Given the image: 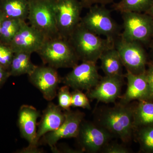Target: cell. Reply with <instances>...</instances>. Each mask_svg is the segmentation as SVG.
Returning <instances> with one entry per match:
<instances>
[{"mask_svg":"<svg viewBox=\"0 0 153 153\" xmlns=\"http://www.w3.org/2000/svg\"><path fill=\"white\" fill-rule=\"evenodd\" d=\"M68 40L79 61L96 63L104 51L114 47V42L102 38L79 23Z\"/></svg>","mask_w":153,"mask_h":153,"instance_id":"1","label":"cell"},{"mask_svg":"<svg viewBox=\"0 0 153 153\" xmlns=\"http://www.w3.org/2000/svg\"><path fill=\"white\" fill-rule=\"evenodd\" d=\"M99 126L114 137L127 142L131 138L134 127V109L120 103L104 110L99 119Z\"/></svg>","mask_w":153,"mask_h":153,"instance_id":"2","label":"cell"},{"mask_svg":"<svg viewBox=\"0 0 153 153\" xmlns=\"http://www.w3.org/2000/svg\"><path fill=\"white\" fill-rule=\"evenodd\" d=\"M36 53L44 64L57 69L73 68L79 61L68 39L60 37L47 39Z\"/></svg>","mask_w":153,"mask_h":153,"instance_id":"3","label":"cell"},{"mask_svg":"<svg viewBox=\"0 0 153 153\" xmlns=\"http://www.w3.org/2000/svg\"><path fill=\"white\" fill-rule=\"evenodd\" d=\"M30 25L47 39L60 37L55 19V0H28Z\"/></svg>","mask_w":153,"mask_h":153,"instance_id":"4","label":"cell"},{"mask_svg":"<svg viewBox=\"0 0 153 153\" xmlns=\"http://www.w3.org/2000/svg\"><path fill=\"white\" fill-rule=\"evenodd\" d=\"M105 5H94L89 8L80 23L99 36L114 42L120 36L119 26L111 16V11Z\"/></svg>","mask_w":153,"mask_h":153,"instance_id":"5","label":"cell"},{"mask_svg":"<svg viewBox=\"0 0 153 153\" xmlns=\"http://www.w3.org/2000/svg\"><path fill=\"white\" fill-rule=\"evenodd\" d=\"M123 31L120 37L127 41L146 42L153 36V18L146 13H121Z\"/></svg>","mask_w":153,"mask_h":153,"instance_id":"6","label":"cell"},{"mask_svg":"<svg viewBox=\"0 0 153 153\" xmlns=\"http://www.w3.org/2000/svg\"><path fill=\"white\" fill-rule=\"evenodd\" d=\"M83 8L79 0H55V19L60 37L68 39L80 23Z\"/></svg>","mask_w":153,"mask_h":153,"instance_id":"7","label":"cell"},{"mask_svg":"<svg viewBox=\"0 0 153 153\" xmlns=\"http://www.w3.org/2000/svg\"><path fill=\"white\" fill-rule=\"evenodd\" d=\"M41 119L37 124L36 139L33 145L23 148L19 153H41L44 151L38 148L40 140L44 135L59 128L65 120V114L59 105L49 102L42 111Z\"/></svg>","mask_w":153,"mask_h":153,"instance_id":"8","label":"cell"},{"mask_svg":"<svg viewBox=\"0 0 153 153\" xmlns=\"http://www.w3.org/2000/svg\"><path fill=\"white\" fill-rule=\"evenodd\" d=\"M65 120L59 128L44 135L39 141L40 144L47 145L54 153H58L57 144L63 139L76 138L85 114L79 110L64 111Z\"/></svg>","mask_w":153,"mask_h":153,"instance_id":"9","label":"cell"},{"mask_svg":"<svg viewBox=\"0 0 153 153\" xmlns=\"http://www.w3.org/2000/svg\"><path fill=\"white\" fill-rule=\"evenodd\" d=\"M114 44L127 71L135 74L146 72V57L139 42L127 41L120 36L114 41Z\"/></svg>","mask_w":153,"mask_h":153,"instance_id":"10","label":"cell"},{"mask_svg":"<svg viewBox=\"0 0 153 153\" xmlns=\"http://www.w3.org/2000/svg\"><path fill=\"white\" fill-rule=\"evenodd\" d=\"M72 69L62 77V83L73 90L88 91L96 86L101 78L96 63L84 61Z\"/></svg>","mask_w":153,"mask_h":153,"instance_id":"11","label":"cell"},{"mask_svg":"<svg viewBox=\"0 0 153 153\" xmlns=\"http://www.w3.org/2000/svg\"><path fill=\"white\" fill-rule=\"evenodd\" d=\"M57 70L47 65L37 66L28 75L31 84L39 90L47 101H52L57 97L59 84L62 83V77Z\"/></svg>","mask_w":153,"mask_h":153,"instance_id":"12","label":"cell"},{"mask_svg":"<svg viewBox=\"0 0 153 153\" xmlns=\"http://www.w3.org/2000/svg\"><path fill=\"white\" fill-rule=\"evenodd\" d=\"M113 137L103 128L83 120L76 138L82 152L96 153L102 149Z\"/></svg>","mask_w":153,"mask_h":153,"instance_id":"13","label":"cell"},{"mask_svg":"<svg viewBox=\"0 0 153 153\" xmlns=\"http://www.w3.org/2000/svg\"><path fill=\"white\" fill-rule=\"evenodd\" d=\"M38 30L24 22L9 46L14 53H36L47 40Z\"/></svg>","mask_w":153,"mask_h":153,"instance_id":"14","label":"cell"},{"mask_svg":"<svg viewBox=\"0 0 153 153\" xmlns=\"http://www.w3.org/2000/svg\"><path fill=\"white\" fill-rule=\"evenodd\" d=\"M123 76H105L100 78L96 86L87 91L89 99L98 102H114L119 97L123 84Z\"/></svg>","mask_w":153,"mask_h":153,"instance_id":"15","label":"cell"},{"mask_svg":"<svg viewBox=\"0 0 153 153\" xmlns=\"http://www.w3.org/2000/svg\"><path fill=\"white\" fill-rule=\"evenodd\" d=\"M40 111L35 107L24 104L20 107L18 113V124L21 137L33 145L37 130V120L41 117Z\"/></svg>","mask_w":153,"mask_h":153,"instance_id":"16","label":"cell"},{"mask_svg":"<svg viewBox=\"0 0 153 153\" xmlns=\"http://www.w3.org/2000/svg\"><path fill=\"white\" fill-rule=\"evenodd\" d=\"M127 79V88L121 97L123 104H127L135 100H143L149 97V90L146 72L135 74L127 71L126 75Z\"/></svg>","mask_w":153,"mask_h":153,"instance_id":"17","label":"cell"},{"mask_svg":"<svg viewBox=\"0 0 153 153\" xmlns=\"http://www.w3.org/2000/svg\"><path fill=\"white\" fill-rule=\"evenodd\" d=\"M99 60L101 62L102 70L105 76H123V64L114 47L104 51Z\"/></svg>","mask_w":153,"mask_h":153,"instance_id":"18","label":"cell"},{"mask_svg":"<svg viewBox=\"0 0 153 153\" xmlns=\"http://www.w3.org/2000/svg\"><path fill=\"white\" fill-rule=\"evenodd\" d=\"M0 11L6 18L26 21L29 13L28 0H0Z\"/></svg>","mask_w":153,"mask_h":153,"instance_id":"19","label":"cell"},{"mask_svg":"<svg viewBox=\"0 0 153 153\" xmlns=\"http://www.w3.org/2000/svg\"><path fill=\"white\" fill-rule=\"evenodd\" d=\"M32 54L25 52L14 53L9 72L10 76H21L31 74L36 68L31 60Z\"/></svg>","mask_w":153,"mask_h":153,"instance_id":"20","label":"cell"},{"mask_svg":"<svg viewBox=\"0 0 153 153\" xmlns=\"http://www.w3.org/2000/svg\"><path fill=\"white\" fill-rule=\"evenodd\" d=\"M153 125V103L142 100L134 109V126Z\"/></svg>","mask_w":153,"mask_h":153,"instance_id":"21","label":"cell"},{"mask_svg":"<svg viewBox=\"0 0 153 153\" xmlns=\"http://www.w3.org/2000/svg\"><path fill=\"white\" fill-rule=\"evenodd\" d=\"M153 0H120L113 5L115 11L121 13L136 12L146 13L151 5Z\"/></svg>","mask_w":153,"mask_h":153,"instance_id":"22","label":"cell"},{"mask_svg":"<svg viewBox=\"0 0 153 153\" xmlns=\"http://www.w3.org/2000/svg\"><path fill=\"white\" fill-rule=\"evenodd\" d=\"M25 21L19 19L5 18L2 24L0 41L9 45Z\"/></svg>","mask_w":153,"mask_h":153,"instance_id":"23","label":"cell"},{"mask_svg":"<svg viewBox=\"0 0 153 153\" xmlns=\"http://www.w3.org/2000/svg\"><path fill=\"white\" fill-rule=\"evenodd\" d=\"M71 106L90 109L91 107L89 98L82 91L74 89L71 92Z\"/></svg>","mask_w":153,"mask_h":153,"instance_id":"24","label":"cell"},{"mask_svg":"<svg viewBox=\"0 0 153 153\" xmlns=\"http://www.w3.org/2000/svg\"><path fill=\"white\" fill-rule=\"evenodd\" d=\"M69 89V86L64 85L59 88L57 91L58 105L63 111L71 110V94Z\"/></svg>","mask_w":153,"mask_h":153,"instance_id":"25","label":"cell"},{"mask_svg":"<svg viewBox=\"0 0 153 153\" xmlns=\"http://www.w3.org/2000/svg\"><path fill=\"white\" fill-rule=\"evenodd\" d=\"M14 55V53L10 46L0 41V63L9 71Z\"/></svg>","mask_w":153,"mask_h":153,"instance_id":"26","label":"cell"},{"mask_svg":"<svg viewBox=\"0 0 153 153\" xmlns=\"http://www.w3.org/2000/svg\"><path fill=\"white\" fill-rule=\"evenodd\" d=\"M140 134V139L144 148L148 150L153 151V127L143 130Z\"/></svg>","mask_w":153,"mask_h":153,"instance_id":"27","label":"cell"},{"mask_svg":"<svg viewBox=\"0 0 153 153\" xmlns=\"http://www.w3.org/2000/svg\"><path fill=\"white\" fill-rule=\"evenodd\" d=\"M102 152L105 153H128L129 151L126 147L123 145L117 143H111L107 144L102 148Z\"/></svg>","mask_w":153,"mask_h":153,"instance_id":"28","label":"cell"},{"mask_svg":"<svg viewBox=\"0 0 153 153\" xmlns=\"http://www.w3.org/2000/svg\"><path fill=\"white\" fill-rule=\"evenodd\" d=\"M83 8L89 9L94 5H106L113 2L114 0H79Z\"/></svg>","mask_w":153,"mask_h":153,"instance_id":"29","label":"cell"},{"mask_svg":"<svg viewBox=\"0 0 153 153\" xmlns=\"http://www.w3.org/2000/svg\"><path fill=\"white\" fill-rule=\"evenodd\" d=\"M146 74L149 90V98H153V65L150 66Z\"/></svg>","mask_w":153,"mask_h":153,"instance_id":"30","label":"cell"},{"mask_svg":"<svg viewBox=\"0 0 153 153\" xmlns=\"http://www.w3.org/2000/svg\"><path fill=\"white\" fill-rule=\"evenodd\" d=\"M10 76H11L9 70L0 66V88L2 87Z\"/></svg>","mask_w":153,"mask_h":153,"instance_id":"31","label":"cell"},{"mask_svg":"<svg viewBox=\"0 0 153 153\" xmlns=\"http://www.w3.org/2000/svg\"><path fill=\"white\" fill-rule=\"evenodd\" d=\"M5 18L4 14L1 11H0V33H1V28L2 24L4 19Z\"/></svg>","mask_w":153,"mask_h":153,"instance_id":"32","label":"cell"},{"mask_svg":"<svg viewBox=\"0 0 153 153\" xmlns=\"http://www.w3.org/2000/svg\"><path fill=\"white\" fill-rule=\"evenodd\" d=\"M146 13L150 15L153 18V0L152 2V4H151L150 7L147 12Z\"/></svg>","mask_w":153,"mask_h":153,"instance_id":"33","label":"cell"},{"mask_svg":"<svg viewBox=\"0 0 153 153\" xmlns=\"http://www.w3.org/2000/svg\"><path fill=\"white\" fill-rule=\"evenodd\" d=\"M152 38H153L152 44V51L153 52V36Z\"/></svg>","mask_w":153,"mask_h":153,"instance_id":"34","label":"cell"},{"mask_svg":"<svg viewBox=\"0 0 153 153\" xmlns=\"http://www.w3.org/2000/svg\"><path fill=\"white\" fill-rule=\"evenodd\" d=\"M0 66H1V63H0Z\"/></svg>","mask_w":153,"mask_h":153,"instance_id":"35","label":"cell"}]
</instances>
